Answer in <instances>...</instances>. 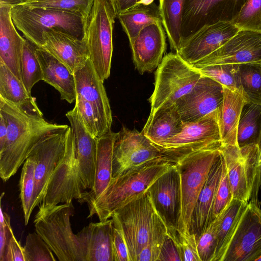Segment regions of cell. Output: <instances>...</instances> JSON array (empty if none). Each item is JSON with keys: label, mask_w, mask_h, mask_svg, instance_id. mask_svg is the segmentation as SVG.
I'll use <instances>...</instances> for the list:
<instances>
[{"label": "cell", "mask_w": 261, "mask_h": 261, "mask_svg": "<svg viewBox=\"0 0 261 261\" xmlns=\"http://www.w3.org/2000/svg\"><path fill=\"white\" fill-rule=\"evenodd\" d=\"M0 114L5 118L8 128L7 140L0 151V176L4 181L17 172L43 137L67 125L46 120L33 97L19 106L0 97Z\"/></svg>", "instance_id": "obj_1"}, {"label": "cell", "mask_w": 261, "mask_h": 261, "mask_svg": "<svg viewBox=\"0 0 261 261\" xmlns=\"http://www.w3.org/2000/svg\"><path fill=\"white\" fill-rule=\"evenodd\" d=\"M175 163L164 156L112 178L102 194L88 206V218L96 215L99 221L146 192L151 185Z\"/></svg>", "instance_id": "obj_2"}, {"label": "cell", "mask_w": 261, "mask_h": 261, "mask_svg": "<svg viewBox=\"0 0 261 261\" xmlns=\"http://www.w3.org/2000/svg\"><path fill=\"white\" fill-rule=\"evenodd\" d=\"M11 15L16 28L38 47L44 43L43 34L58 30L80 39L84 35L86 20L80 14L51 8L12 6Z\"/></svg>", "instance_id": "obj_3"}, {"label": "cell", "mask_w": 261, "mask_h": 261, "mask_svg": "<svg viewBox=\"0 0 261 261\" xmlns=\"http://www.w3.org/2000/svg\"><path fill=\"white\" fill-rule=\"evenodd\" d=\"M74 214L72 202L53 206H39L34 225L36 232L60 261H83L76 234L70 219Z\"/></svg>", "instance_id": "obj_4"}, {"label": "cell", "mask_w": 261, "mask_h": 261, "mask_svg": "<svg viewBox=\"0 0 261 261\" xmlns=\"http://www.w3.org/2000/svg\"><path fill=\"white\" fill-rule=\"evenodd\" d=\"M116 17L111 0H94L85 22L83 38L86 42L89 59L103 82L110 75Z\"/></svg>", "instance_id": "obj_5"}, {"label": "cell", "mask_w": 261, "mask_h": 261, "mask_svg": "<svg viewBox=\"0 0 261 261\" xmlns=\"http://www.w3.org/2000/svg\"><path fill=\"white\" fill-rule=\"evenodd\" d=\"M201 75L198 69L176 53L166 55L155 73L154 89L149 98V116L160 109L175 104L193 88Z\"/></svg>", "instance_id": "obj_6"}, {"label": "cell", "mask_w": 261, "mask_h": 261, "mask_svg": "<svg viewBox=\"0 0 261 261\" xmlns=\"http://www.w3.org/2000/svg\"><path fill=\"white\" fill-rule=\"evenodd\" d=\"M220 148L192 152L175 163L180 174L181 192V212L177 229L182 232H190L193 211L211 167L220 154Z\"/></svg>", "instance_id": "obj_7"}, {"label": "cell", "mask_w": 261, "mask_h": 261, "mask_svg": "<svg viewBox=\"0 0 261 261\" xmlns=\"http://www.w3.org/2000/svg\"><path fill=\"white\" fill-rule=\"evenodd\" d=\"M217 109L198 120L183 122L180 132L159 147L162 153L175 163L192 152L220 148L222 142Z\"/></svg>", "instance_id": "obj_8"}, {"label": "cell", "mask_w": 261, "mask_h": 261, "mask_svg": "<svg viewBox=\"0 0 261 261\" xmlns=\"http://www.w3.org/2000/svg\"><path fill=\"white\" fill-rule=\"evenodd\" d=\"M154 211L147 190L114 213L123 230L130 261H137L139 254L148 242Z\"/></svg>", "instance_id": "obj_9"}, {"label": "cell", "mask_w": 261, "mask_h": 261, "mask_svg": "<svg viewBox=\"0 0 261 261\" xmlns=\"http://www.w3.org/2000/svg\"><path fill=\"white\" fill-rule=\"evenodd\" d=\"M70 129V126L67 125L45 136L28 156L35 165L33 209L42 201L49 180L64 155Z\"/></svg>", "instance_id": "obj_10"}, {"label": "cell", "mask_w": 261, "mask_h": 261, "mask_svg": "<svg viewBox=\"0 0 261 261\" xmlns=\"http://www.w3.org/2000/svg\"><path fill=\"white\" fill-rule=\"evenodd\" d=\"M164 156L142 132L123 127L114 146L112 178Z\"/></svg>", "instance_id": "obj_11"}, {"label": "cell", "mask_w": 261, "mask_h": 261, "mask_svg": "<svg viewBox=\"0 0 261 261\" xmlns=\"http://www.w3.org/2000/svg\"><path fill=\"white\" fill-rule=\"evenodd\" d=\"M246 1L185 0L180 26L181 42L204 26L219 21L231 22Z\"/></svg>", "instance_id": "obj_12"}, {"label": "cell", "mask_w": 261, "mask_h": 261, "mask_svg": "<svg viewBox=\"0 0 261 261\" xmlns=\"http://www.w3.org/2000/svg\"><path fill=\"white\" fill-rule=\"evenodd\" d=\"M83 192L70 127L64 155L51 175L39 206H53L69 202L73 199L79 200Z\"/></svg>", "instance_id": "obj_13"}, {"label": "cell", "mask_w": 261, "mask_h": 261, "mask_svg": "<svg viewBox=\"0 0 261 261\" xmlns=\"http://www.w3.org/2000/svg\"><path fill=\"white\" fill-rule=\"evenodd\" d=\"M261 256V209L249 201L221 261H257Z\"/></svg>", "instance_id": "obj_14"}, {"label": "cell", "mask_w": 261, "mask_h": 261, "mask_svg": "<svg viewBox=\"0 0 261 261\" xmlns=\"http://www.w3.org/2000/svg\"><path fill=\"white\" fill-rule=\"evenodd\" d=\"M261 61V32L240 30L219 48L192 65L196 69L215 64Z\"/></svg>", "instance_id": "obj_15"}, {"label": "cell", "mask_w": 261, "mask_h": 261, "mask_svg": "<svg viewBox=\"0 0 261 261\" xmlns=\"http://www.w3.org/2000/svg\"><path fill=\"white\" fill-rule=\"evenodd\" d=\"M155 210L167 229H177L181 212L179 170L175 164L160 176L148 190Z\"/></svg>", "instance_id": "obj_16"}, {"label": "cell", "mask_w": 261, "mask_h": 261, "mask_svg": "<svg viewBox=\"0 0 261 261\" xmlns=\"http://www.w3.org/2000/svg\"><path fill=\"white\" fill-rule=\"evenodd\" d=\"M73 74L76 95L89 102L94 109L98 123L100 137L111 130L112 124V111L103 82L89 59Z\"/></svg>", "instance_id": "obj_17"}, {"label": "cell", "mask_w": 261, "mask_h": 261, "mask_svg": "<svg viewBox=\"0 0 261 261\" xmlns=\"http://www.w3.org/2000/svg\"><path fill=\"white\" fill-rule=\"evenodd\" d=\"M239 30L229 21H219L204 26L181 41L176 53L193 65L219 48Z\"/></svg>", "instance_id": "obj_18"}, {"label": "cell", "mask_w": 261, "mask_h": 261, "mask_svg": "<svg viewBox=\"0 0 261 261\" xmlns=\"http://www.w3.org/2000/svg\"><path fill=\"white\" fill-rule=\"evenodd\" d=\"M223 97V86L201 75L193 88L175 103L183 122L198 120L217 110Z\"/></svg>", "instance_id": "obj_19"}, {"label": "cell", "mask_w": 261, "mask_h": 261, "mask_svg": "<svg viewBox=\"0 0 261 261\" xmlns=\"http://www.w3.org/2000/svg\"><path fill=\"white\" fill-rule=\"evenodd\" d=\"M73 135L74 152L83 191L94 186L97 140L87 130L75 106L66 114Z\"/></svg>", "instance_id": "obj_20"}, {"label": "cell", "mask_w": 261, "mask_h": 261, "mask_svg": "<svg viewBox=\"0 0 261 261\" xmlns=\"http://www.w3.org/2000/svg\"><path fill=\"white\" fill-rule=\"evenodd\" d=\"M161 22L148 25L130 42L133 62L142 74L156 69L162 60L166 48V36Z\"/></svg>", "instance_id": "obj_21"}, {"label": "cell", "mask_w": 261, "mask_h": 261, "mask_svg": "<svg viewBox=\"0 0 261 261\" xmlns=\"http://www.w3.org/2000/svg\"><path fill=\"white\" fill-rule=\"evenodd\" d=\"M41 48L65 64L73 74L89 59L85 40L58 30H51L43 34Z\"/></svg>", "instance_id": "obj_22"}, {"label": "cell", "mask_w": 261, "mask_h": 261, "mask_svg": "<svg viewBox=\"0 0 261 261\" xmlns=\"http://www.w3.org/2000/svg\"><path fill=\"white\" fill-rule=\"evenodd\" d=\"M76 235L83 261H114L112 218L90 223Z\"/></svg>", "instance_id": "obj_23"}, {"label": "cell", "mask_w": 261, "mask_h": 261, "mask_svg": "<svg viewBox=\"0 0 261 261\" xmlns=\"http://www.w3.org/2000/svg\"><path fill=\"white\" fill-rule=\"evenodd\" d=\"M12 6L0 3V61L22 81L21 61L25 38L18 33L13 22Z\"/></svg>", "instance_id": "obj_24"}, {"label": "cell", "mask_w": 261, "mask_h": 261, "mask_svg": "<svg viewBox=\"0 0 261 261\" xmlns=\"http://www.w3.org/2000/svg\"><path fill=\"white\" fill-rule=\"evenodd\" d=\"M223 163V157L220 152L211 167L193 211L190 232L195 235L196 240L212 222L213 209L222 175Z\"/></svg>", "instance_id": "obj_25"}, {"label": "cell", "mask_w": 261, "mask_h": 261, "mask_svg": "<svg viewBox=\"0 0 261 261\" xmlns=\"http://www.w3.org/2000/svg\"><path fill=\"white\" fill-rule=\"evenodd\" d=\"M118 133L110 130L97 139V151L95 180L93 188L84 191L78 201L91 205L105 191L112 178L114 146Z\"/></svg>", "instance_id": "obj_26"}, {"label": "cell", "mask_w": 261, "mask_h": 261, "mask_svg": "<svg viewBox=\"0 0 261 261\" xmlns=\"http://www.w3.org/2000/svg\"><path fill=\"white\" fill-rule=\"evenodd\" d=\"M36 53L43 73V81L55 88L61 99L69 103L75 101L76 90L74 74L63 63L41 47Z\"/></svg>", "instance_id": "obj_27"}, {"label": "cell", "mask_w": 261, "mask_h": 261, "mask_svg": "<svg viewBox=\"0 0 261 261\" xmlns=\"http://www.w3.org/2000/svg\"><path fill=\"white\" fill-rule=\"evenodd\" d=\"M223 87V97L217 109L222 145H237L238 123L243 108L247 102L239 89Z\"/></svg>", "instance_id": "obj_28"}, {"label": "cell", "mask_w": 261, "mask_h": 261, "mask_svg": "<svg viewBox=\"0 0 261 261\" xmlns=\"http://www.w3.org/2000/svg\"><path fill=\"white\" fill-rule=\"evenodd\" d=\"M231 186L233 199L248 202L251 194L244 155L237 145H223L220 148Z\"/></svg>", "instance_id": "obj_29"}, {"label": "cell", "mask_w": 261, "mask_h": 261, "mask_svg": "<svg viewBox=\"0 0 261 261\" xmlns=\"http://www.w3.org/2000/svg\"><path fill=\"white\" fill-rule=\"evenodd\" d=\"M183 122L175 104L158 110L149 116L142 132L160 147L182 129Z\"/></svg>", "instance_id": "obj_30"}, {"label": "cell", "mask_w": 261, "mask_h": 261, "mask_svg": "<svg viewBox=\"0 0 261 261\" xmlns=\"http://www.w3.org/2000/svg\"><path fill=\"white\" fill-rule=\"evenodd\" d=\"M117 17L129 42L145 27L156 22L162 23L159 5L154 2L137 5L119 13Z\"/></svg>", "instance_id": "obj_31"}, {"label": "cell", "mask_w": 261, "mask_h": 261, "mask_svg": "<svg viewBox=\"0 0 261 261\" xmlns=\"http://www.w3.org/2000/svg\"><path fill=\"white\" fill-rule=\"evenodd\" d=\"M248 202L233 199L220 214L217 232V245L214 261L222 260Z\"/></svg>", "instance_id": "obj_32"}, {"label": "cell", "mask_w": 261, "mask_h": 261, "mask_svg": "<svg viewBox=\"0 0 261 261\" xmlns=\"http://www.w3.org/2000/svg\"><path fill=\"white\" fill-rule=\"evenodd\" d=\"M234 74L246 102L261 105V61L234 64Z\"/></svg>", "instance_id": "obj_33"}, {"label": "cell", "mask_w": 261, "mask_h": 261, "mask_svg": "<svg viewBox=\"0 0 261 261\" xmlns=\"http://www.w3.org/2000/svg\"><path fill=\"white\" fill-rule=\"evenodd\" d=\"M261 138V105L247 102L242 111L237 129L239 147L258 145Z\"/></svg>", "instance_id": "obj_34"}, {"label": "cell", "mask_w": 261, "mask_h": 261, "mask_svg": "<svg viewBox=\"0 0 261 261\" xmlns=\"http://www.w3.org/2000/svg\"><path fill=\"white\" fill-rule=\"evenodd\" d=\"M185 0L159 1L162 23L172 49L178 50L181 42L180 26Z\"/></svg>", "instance_id": "obj_35"}, {"label": "cell", "mask_w": 261, "mask_h": 261, "mask_svg": "<svg viewBox=\"0 0 261 261\" xmlns=\"http://www.w3.org/2000/svg\"><path fill=\"white\" fill-rule=\"evenodd\" d=\"M0 97L16 105H21L32 96L22 81L0 61Z\"/></svg>", "instance_id": "obj_36"}, {"label": "cell", "mask_w": 261, "mask_h": 261, "mask_svg": "<svg viewBox=\"0 0 261 261\" xmlns=\"http://www.w3.org/2000/svg\"><path fill=\"white\" fill-rule=\"evenodd\" d=\"M36 45L25 39L21 61V77L27 91L31 94L32 88L43 81L42 68L36 53Z\"/></svg>", "instance_id": "obj_37"}, {"label": "cell", "mask_w": 261, "mask_h": 261, "mask_svg": "<svg viewBox=\"0 0 261 261\" xmlns=\"http://www.w3.org/2000/svg\"><path fill=\"white\" fill-rule=\"evenodd\" d=\"M35 162L28 157L23 164L19 180L20 198L25 225L28 224L34 210L33 199L35 185Z\"/></svg>", "instance_id": "obj_38"}, {"label": "cell", "mask_w": 261, "mask_h": 261, "mask_svg": "<svg viewBox=\"0 0 261 261\" xmlns=\"http://www.w3.org/2000/svg\"><path fill=\"white\" fill-rule=\"evenodd\" d=\"M167 233V227L165 223L155 210L149 238L139 254L137 261H158L162 245Z\"/></svg>", "instance_id": "obj_39"}, {"label": "cell", "mask_w": 261, "mask_h": 261, "mask_svg": "<svg viewBox=\"0 0 261 261\" xmlns=\"http://www.w3.org/2000/svg\"><path fill=\"white\" fill-rule=\"evenodd\" d=\"M94 2V0H32L20 4L75 13L81 15L86 20Z\"/></svg>", "instance_id": "obj_40"}, {"label": "cell", "mask_w": 261, "mask_h": 261, "mask_svg": "<svg viewBox=\"0 0 261 261\" xmlns=\"http://www.w3.org/2000/svg\"><path fill=\"white\" fill-rule=\"evenodd\" d=\"M231 22L240 30L261 32V0H246Z\"/></svg>", "instance_id": "obj_41"}, {"label": "cell", "mask_w": 261, "mask_h": 261, "mask_svg": "<svg viewBox=\"0 0 261 261\" xmlns=\"http://www.w3.org/2000/svg\"><path fill=\"white\" fill-rule=\"evenodd\" d=\"M25 261H55L53 252L36 232L29 233L23 247Z\"/></svg>", "instance_id": "obj_42"}, {"label": "cell", "mask_w": 261, "mask_h": 261, "mask_svg": "<svg viewBox=\"0 0 261 261\" xmlns=\"http://www.w3.org/2000/svg\"><path fill=\"white\" fill-rule=\"evenodd\" d=\"M220 219L219 215L196 240L201 261H214L217 245V232Z\"/></svg>", "instance_id": "obj_43"}, {"label": "cell", "mask_w": 261, "mask_h": 261, "mask_svg": "<svg viewBox=\"0 0 261 261\" xmlns=\"http://www.w3.org/2000/svg\"><path fill=\"white\" fill-rule=\"evenodd\" d=\"M168 233L178 247L181 261H201L194 233L182 232L177 229L168 230Z\"/></svg>", "instance_id": "obj_44"}, {"label": "cell", "mask_w": 261, "mask_h": 261, "mask_svg": "<svg viewBox=\"0 0 261 261\" xmlns=\"http://www.w3.org/2000/svg\"><path fill=\"white\" fill-rule=\"evenodd\" d=\"M202 75L210 77L222 86L236 89L234 64L211 65L197 69Z\"/></svg>", "instance_id": "obj_45"}, {"label": "cell", "mask_w": 261, "mask_h": 261, "mask_svg": "<svg viewBox=\"0 0 261 261\" xmlns=\"http://www.w3.org/2000/svg\"><path fill=\"white\" fill-rule=\"evenodd\" d=\"M232 199V192L224 160L222 175L213 209L212 222L225 210Z\"/></svg>", "instance_id": "obj_46"}, {"label": "cell", "mask_w": 261, "mask_h": 261, "mask_svg": "<svg viewBox=\"0 0 261 261\" xmlns=\"http://www.w3.org/2000/svg\"><path fill=\"white\" fill-rule=\"evenodd\" d=\"M111 218L114 261H130L127 244L121 223L115 213H113Z\"/></svg>", "instance_id": "obj_47"}, {"label": "cell", "mask_w": 261, "mask_h": 261, "mask_svg": "<svg viewBox=\"0 0 261 261\" xmlns=\"http://www.w3.org/2000/svg\"><path fill=\"white\" fill-rule=\"evenodd\" d=\"M75 106L87 130L94 137H99L98 121L92 105L76 95Z\"/></svg>", "instance_id": "obj_48"}, {"label": "cell", "mask_w": 261, "mask_h": 261, "mask_svg": "<svg viewBox=\"0 0 261 261\" xmlns=\"http://www.w3.org/2000/svg\"><path fill=\"white\" fill-rule=\"evenodd\" d=\"M14 235L10 224V217L1 207L0 216V261H5L10 239Z\"/></svg>", "instance_id": "obj_49"}, {"label": "cell", "mask_w": 261, "mask_h": 261, "mask_svg": "<svg viewBox=\"0 0 261 261\" xmlns=\"http://www.w3.org/2000/svg\"><path fill=\"white\" fill-rule=\"evenodd\" d=\"M158 261H181L178 247L168 233L162 245Z\"/></svg>", "instance_id": "obj_50"}, {"label": "cell", "mask_w": 261, "mask_h": 261, "mask_svg": "<svg viewBox=\"0 0 261 261\" xmlns=\"http://www.w3.org/2000/svg\"><path fill=\"white\" fill-rule=\"evenodd\" d=\"M5 261H25L23 247L17 241L14 235L10 239Z\"/></svg>", "instance_id": "obj_51"}, {"label": "cell", "mask_w": 261, "mask_h": 261, "mask_svg": "<svg viewBox=\"0 0 261 261\" xmlns=\"http://www.w3.org/2000/svg\"><path fill=\"white\" fill-rule=\"evenodd\" d=\"M117 15L126 10L140 4H150L154 0H111Z\"/></svg>", "instance_id": "obj_52"}, {"label": "cell", "mask_w": 261, "mask_h": 261, "mask_svg": "<svg viewBox=\"0 0 261 261\" xmlns=\"http://www.w3.org/2000/svg\"><path fill=\"white\" fill-rule=\"evenodd\" d=\"M8 137L7 125L5 118L0 114V151L4 149Z\"/></svg>", "instance_id": "obj_53"}, {"label": "cell", "mask_w": 261, "mask_h": 261, "mask_svg": "<svg viewBox=\"0 0 261 261\" xmlns=\"http://www.w3.org/2000/svg\"><path fill=\"white\" fill-rule=\"evenodd\" d=\"M32 0H0V3L6 4L11 6H14L20 4H22L27 1Z\"/></svg>", "instance_id": "obj_54"}, {"label": "cell", "mask_w": 261, "mask_h": 261, "mask_svg": "<svg viewBox=\"0 0 261 261\" xmlns=\"http://www.w3.org/2000/svg\"><path fill=\"white\" fill-rule=\"evenodd\" d=\"M258 149V167L259 172V184L261 187V138L257 145Z\"/></svg>", "instance_id": "obj_55"}, {"label": "cell", "mask_w": 261, "mask_h": 261, "mask_svg": "<svg viewBox=\"0 0 261 261\" xmlns=\"http://www.w3.org/2000/svg\"><path fill=\"white\" fill-rule=\"evenodd\" d=\"M257 261H261V256L257 259Z\"/></svg>", "instance_id": "obj_56"}, {"label": "cell", "mask_w": 261, "mask_h": 261, "mask_svg": "<svg viewBox=\"0 0 261 261\" xmlns=\"http://www.w3.org/2000/svg\"><path fill=\"white\" fill-rule=\"evenodd\" d=\"M159 1H161V0H159Z\"/></svg>", "instance_id": "obj_57"}]
</instances>
